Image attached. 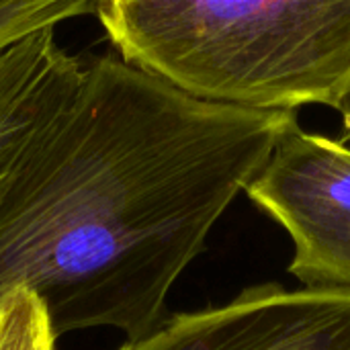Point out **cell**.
<instances>
[{
    "label": "cell",
    "instance_id": "1",
    "mask_svg": "<svg viewBox=\"0 0 350 350\" xmlns=\"http://www.w3.org/2000/svg\"><path fill=\"white\" fill-rule=\"evenodd\" d=\"M295 111L193 96L125 59L84 66L64 117L0 203V297L45 304L55 338L117 328L139 340Z\"/></svg>",
    "mask_w": 350,
    "mask_h": 350
},
{
    "label": "cell",
    "instance_id": "2",
    "mask_svg": "<svg viewBox=\"0 0 350 350\" xmlns=\"http://www.w3.org/2000/svg\"><path fill=\"white\" fill-rule=\"evenodd\" d=\"M121 57L215 103L336 107L350 86V0H103Z\"/></svg>",
    "mask_w": 350,
    "mask_h": 350
},
{
    "label": "cell",
    "instance_id": "3",
    "mask_svg": "<svg viewBox=\"0 0 350 350\" xmlns=\"http://www.w3.org/2000/svg\"><path fill=\"white\" fill-rule=\"evenodd\" d=\"M248 199L285 228L306 289L350 291V148L293 123L250 178Z\"/></svg>",
    "mask_w": 350,
    "mask_h": 350
},
{
    "label": "cell",
    "instance_id": "4",
    "mask_svg": "<svg viewBox=\"0 0 350 350\" xmlns=\"http://www.w3.org/2000/svg\"><path fill=\"white\" fill-rule=\"evenodd\" d=\"M119 350H350V291L250 287L226 306L166 318Z\"/></svg>",
    "mask_w": 350,
    "mask_h": 350
},
{
    "label": "cell",
    "instance_id": "5",
    "mask_svg": "<svg viewBox=\"0 0 350 350\" xmlns=\"http://www.w3.org/2000/svg\"><path fill=\"white\" fill-rule=\"evenodd\" d=\"M84 66L43 29L0 49V203L21 166L72 107Z\"/></svg>",
    "mask_w": 350,
    "mask_h": 350
},
{
    "label": "cell",
    "instance_id": "6",
    "mask_svg": "<svg viewBox=\"0 0 350 350\" xmlns=\"http://www.w3.org/2000/svg\"><path fill=\"white\" fill-rule=\"evenodd\" d=\"M49 312L41 297L16 285L0 297V350H55Z\"/></svg>",
    "mask_w": 350,
    "mask_h": 350
},
{
    "label": "cell",
    "instance_id": "7",
    "mask_svg": "<svg viewBox=\"0 0 350 350\" xmlns=\"http://www.w3.org/2000/svg\"><path fill=\"white\" fill-rule=\"evenodd\" d=\"M103 0H0V49L70 18L96 14Z\"/></svg>",
    "mask_w": 350,
    "mask_h": 350
},
{
    "label": "cell",
    "instance_id": "8",
    "mask_svg": "<svg viewBox=\"0 0 350 350\" xmlns=\"http://www.w3.org/2000/svg\"><path fill=\"white\" fill-rule=\"evenodd\" d=\"M340 115H342V121H345V131H347V137L350 139V86L345 90V94L340 96V100L336 103L334 107Z\"/></svg>",
    "mask_w": 350,
    "mask_h": 350
}]
</instances>
